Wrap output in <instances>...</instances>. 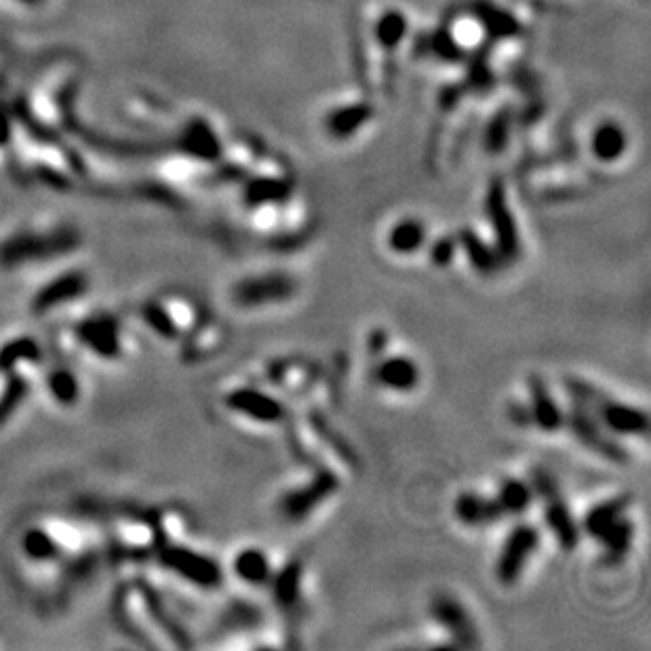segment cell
Returning a JSON list of instances; mask_svg holds the SVG:
<instances>
[{
	"mask_svg": "<svg viewBox=\"0 0 651 651\" xmlns=\"http://www.w3.org/2000/svg\"><path fill=\"white\" fill-rule=\"evenodd\" d=\"M567 386H570L571 397L580 400L582 405H586L605 431L620 436H643L647 432L649 422L646 411L612 400L594 386L582 382V379H570Z\"/></svg>",
	"mask_w": 651,
	"mask_h": 651,
	"instance_id": "3",
	"label": "cell"
},
{
	"mask_svg": "<svg viewBox=\"0 0 651 651\" xmlns=\"http://www.w3.org/2000/svg\"><path fill=\"white\" fill-rule=\"evenodd\" d=\"M426 242V226L420 219H403L399 224L392 226L390 234H388V247L392 253L399 255H411L420 251L422 245Z\"/></svg>",
	"mask_w": 651,
	"mask_h": 651,
	"instance_id": "26",
	"label": "cell"
},
{
	"mask_svg": "<svg viewBox=\"0 0 651 651\" xmlns=\"http://www.w3.org/2000/svg\"><path fill=\"white\" fill-rule=\"evenodd\" d=\"M386 342H388V336H386V331H373L371 337H369V352H371V357H376L379 358L386 352Z\"/></svg>",
	"mask_w": 651,
	"mask_h": 651,
	"instance_id": "35",
	"label": "cell"
},
{
	"mask_svg": "<svg viewBox=\"0 0 651 651\" xmlns=\"http://www.w3.org/2000/svg\"><path fill=\"white\" fill-rule=\"evenodd\" d=\"M45 350L37 337L16 336L0 346V373H27L43 365Z\"/></svg>",
	"mask_w": 651,
	"mask_h": 651,
	"instance_id": "16",
	"label": "cell"
},
{
	"mask_svg": "<svg viewBox=\"0 0 651 651\" xmlns=\"http://www.w3.org/2000/svg\"><path fill=\"white\" fill-rule=\"evenodd\" d=\"M112 546L119 555L127 559H145L155 555L163 544L156 525L148 515H119L110 528Z\"/></svg>",
	"mask_w": 651,
	"mask_h": 651,
	"instance_id": "9",
	"label": "cell"
},
{
	"mask_svg": "<svg viewBox=\"0 0 651 651\" xmlns=\"http://www.w3.org/2000/svg\"><path fill=\"white\" fill-rule=\"evenodd\" d=\"M487 211H489V221L491 228H494L496 234V251L500 255L502 264L512 261L521 251V242H518V232L515 218L508 209L507 203V194H504L502 184H494L489 190L487 197Z\"/></svg>",
	"mask_w": 651,
	"mask_h": 651,
	"instance_id": "13",
	"label": "cell"
},
{
	"mask_svg": "<svg viewBox=\"0 0 651 651\" xmlns=\"http://www.w3.org/2000/svg\"><path fill=\"white\" fill-rule=\"evenodd\" d=\"M633 539H635V525L628 518V515H622L601 531L597 542L605 549V557L609 563H620V560L628 555L630 546H633Z\"/></svg>",
	"mask_w": 651,
	"mask_h": 651,
	"instance_id": "24",
	"label": "cell"
},
{
	"mask_svg": "<svg viewBox=\"0 0 651 651\" xmlns=\"http://www.w3.org/2000/svg\"><path fill=\"white\" fill-rule=\"evenodd\" d=\"M539 544V531L529 523L517 525L508 533L496 560V578L502 586H512L523 576L525 567Z\"/></svg>",
	"mask_w": 651,
	"mask_h": 651,
	"instance_id": "10",
	"label": "cell"
},
{
	"mask_svg": "<svg viewBox=\"0 0 651 651\" xmlns=\"http://www.w3.org/2000/svg\"><path fill=\"white\" fill-rule=\"evenodd\" d=\"M89 291H91V274L85 268H66L37 289V293L32 295L30 310L37 316L53 315L61 308L85 300Z\"/></svg>",
	"mask_w": 651,
	"mask_h": 651,
	"instance_id": "6",
	"label": "cell"
},
{
	"mask_svg": "<svg viewBox=\"0 0 651 651\" xmlns=\"http://www.w3.org/2000/svg\"><path fill=\"white\" fill-rule=\"evenodd\" d=\"M186 337V357L207 358L224 342V327L211 318H198V323L188 331Z\"/></svg>",
	"mask_w": 651,
	"mask_h": 651,
	"instance_id": "23",
	"label": "cell"
},
{
	"mask_svg": "<svg viewBox=\"0 0 651 651\" xmlns=\"http://www.w3.org/2000/svg\"><path fill=\"white\" fill-rule=\"evenodd\" d=\"M297 283L287 272H264L240 279L232 287V302L240 308H261L287 302L295 295Z\"/></svg>",
	"mask_w": 651,
	"mask_h": 651,
	"instance_id": "8",
	"label": "cell"
},
{
	"mask_svg": "<svg viewBox=\"0 0 651 651\" xmlns=\"http://www.w3.org/2000/svg\"><path fill=\"white\" fill-rule=\"evenodd\" d=\"M510 420L515 422L517 426H531V413H529V407H525L521 403H517V405H510Z\"/></svg>",
	"mask_w": 651,
	"mask_h": 651,
	"instance_id": "34",
	"label": "cell"
},
{
	"mask_svg": "<svg viewBox=\"0 0 651 651\" xmlns=\"http://www.w3.org/2000/svg\"><path fill=\"white\" fill-rule=\"evenodd\" d=\"M529 413L531 424L538 426L544 432H557L565 426V415L560 405L552 397L549 388L542 382V378L531 376L529 382Z\"/></svg>",
	"mask_w": 651,
	"mask_h": 651,
	"instance_id": "18",
	"label": "cell"
},
{
	"mask_svg": "<svg viewBox=\"0 0 651 651\" xmlns=\"http://www.w3.org/2000/svg\"><path fill=\"white\" fill-rule=\"evenodd\" d=\"M531 487L539 500H542L544 508V521L549 525L550 531L555 533L557 542L563 546L565 550H573L580 542V529L578 523L573 521L571 510L567 508V504L560 496L557 483L552 481L549 473H544L542 468H536L531 473Z\"/></svg>",
	"mask_w": 651,
	"mask_h": 651,
	"instance_id": "7",
	"label": "cell"
},
{
	"mask_svg": "<svg viewBox=\"0 0 651 651\" xmlns=\"http://www.w3.org/2000/svg\"><path fill=\"white\" fill-rule=\"evenodd\" d=\"M285 188H283L281 182H274V179H264V182L253 184L249 188V203L251 205H268L272 200H279Z\"/></svg>",
	"mask_w": 651,
	"mask_h": 651,
	"instance_id": "31",
	"label": "cell"
},
{
	"mask_svg": "<svg viewBox=\"0 0 651 651\" xmlns=\"http://www.w3.org/2000/svg\"><path fill=\"white\" fill-rule=\"evenodd\" d=\"M455 517L466 528H485V525L496 523L504 517V512L497 507L496 497H487L476 494V491H462L455 500Z\"/></svg>",
	"mask_w": 651,
	"mask_h": 651,
	"instance_id": "19",
	"label": "cell"
},
{
	"mask_svg": "<svg viewBox=\"0 0 651 651\" xmlns=\"http://www.w3.org/2000/svg\"><path fill=\"white\" fill-rule=\"evenodd\" d=\"M570 426L582 445H586L591 452L603 455V458L609 462H618V464L628 462V455L624 449L615 445L609 436H605V428L599 424V420L594 418V413L576 399H571Z\"/></svg>",
	"mask_w": 651,
	"mask_h": 651,
	"instance_id": "12",
	"label": "cell"
},
{
	"mask_svg": "<svg viewBox=\"0 0 651 651\" xmlns=\"http://www.w3.org/2000/svg\"><path fill=\"white\" fill-rule=\"evenodd\" d=\"M232 571L240 582L249 586H268L272 580V565L268 555L261 549H242L234 557Z\"/></svg>",
	"mask_w": 651,
	"mask_h": 651,
	"instance_id": "22",
	"label": "cell"
},
{
	"mask_svg": "<svg viewBox=\"0 0 651 651\" xmlns=\"http://www.w3.org/2000/svg\"><path fill=\"white\" fill-rule=\"evenodd\" d=\"M496 502L504 515H521L533 502V487L521 479H507L497 487Z\"/></svg>",
	"mask_w": 651,
	"mask_h": 651,
	"instance_id": "28",
	"label": "cell"
},
{
	"mask_svg": "<svg viewBox=\"0 0 651 651\" xmlns=\"http://www.w3.org/2000/svg\"><path fill=\"white\" fill-rule=\"evenodd\" d=\"M405 34V22L400 16H386L382 22H379V40L386 43L388 47H392L397 40H400V37Z\"/></svg>",
	"mask_w": 651,
	"mask_h": 651,
	"instance_id": "32",
	"label": "cell"
},
{
	"mask_svg": "<svg viewBox=\"0 0 651 651\" xmlns=\"http://www.w3.org/2000/svg\"><path fill=\"white\" fill-rule=\"evenodd\" d=\"M224 403L230 411L240 413L242 418L260 422V424H279L285 418V405L276 400L272 394L260 390V388H237V390L226 394Z\"/></svg>",
	"mask_w": 651,
	"mask_h": 651,
	"instance_id": "14",
	"label": "cell"
},
{
	"mask_svg": "<svg viewBox=\"0 0 651 651\" xmlns=\"http://www.w3.org/2000/svg\"><path fill=\"white\" fill-rule=\"evenodd\" d=\"M337 489V479L329 470H318V473L302 487H293L287 491L281 500V515L289 521H304L310 512L318 508L325 497H329Z\"/></svg>",
	"mask_w": 651,
	"mask_h": 651,
	"instance_id": "11",
	"label": "cell"
},
{
	"mask_svg": "<svg viewBox=\"0 0 651 651\" xmlns=\"http://www.w3.org/2000/svg\"><path fill=\"white\" fill-rule=\"evenodd\" d=\"M0 378H3V373H0Z\"/></svg>",
	"mask_w": 651,
	"mask_h": 651,
	"instance_id": "36",
	"label": "cell"
},
{
	"mask_svg": "<svg viewBox=\"0 0 651 651\" xmlns=\"http://www.w3.org/2000/svg\"><path fill=\"white\" fill-rule=\"evenodd\" d=\"M80 249V237L72 230L53 232H19L0 242V268L6 272H16L30 266H38V261H51L68 258Z\"/></svg>",
	"mask_w": 651,
	"mask_h": 651,
	"instance_id": "2",
	"label": "cell"
},
{
	"mask_svg": "<svg viewBox=\"0 0 651 651\" xmlns=\"http://www.w3.org/2000/svg\"><path fill=\"white\" fill-rule=\"evenodd\" d=\"M431 614L436 624L447 630L449 636L455 641V646H479V635H476V628L473 620H470L466 607H464L458 599L452 597V594H436L431 603Z\"/></svg>",
	"mask_w": 651,
	"mask_h": 651,
	"instance_id": "15",
	"label": "cell"
},
{
	"mask_svg": "<svg viewBox=\"0 0 651 651\" xmlns=\"http://www.w3.org/2000/svg\"><path fill=\"white\" fill-rule=\"evenodd\" d=\"M272 592H274V601L279 603L283 609H295L300 605V597H302V565L293 560V563H289L283 567L281 573H276L272 576Z\"/></svg>",
	"mask_w": 651,
	"mask_h": 651,
	"instance_id": "25",
	"label": "cell"
},
{
	"mask_svg": "<svg viewBox=\"0 0 651 651\" xmlns=\"http://www.w3.org/2000/svg\"><path fill=\"white\" fill-rule=\"evenodd\" d=\"M378 386L392 392H411L420 384V367L410 357H384L373 367Z\"/></svg>",
	"mask_w": 651,
	"mask_h": 651,
	"instance_id": "17",
	"label": "cell"
},
{
	"mask_svg": "<svg viewBox=\"0 0 651 651\" xmlns=\"http://www.w3.org/2000/svg\"><path fill=\"white\" fill-rule=\"evenodd\" d=\"M455 251H458V240L452 239V237H443L432 245L431 260L434 261L436 266L445 268V266L452 264Z\"/></svg>",
	"mask_w": 651,
	"mask_h": 651,
	"instance_id": "33",
	"label": "cell"
},
{
	"mask_svg": "<svg viewBox=\"0 0 651 651\" xmlns=\"http://www.w3.org/2000/svg\"><path fill=\"white\" fill-rule=\"evenodd\" d=\"M45 388H47V394L58 407L70 410V407H76L80 403L82 384H80V378L76 376V371L70 365L58 363L48 367L45 376Z\"/></svg>",
	"mask_w": 651,
	"mask_h": 651,
	"instance_id": "20",
	"label": "cell"
},
{
	"mask_svg": "<svg viewBox=\"0 0 651 651\" xmlns=\"http://www.w3.org/2000/svg\"><path fill=\"white\" fill-rule=\"evenodd\" d=\"M32 379L27 373H5L0 378V428H5L16 418L17 411L26 405L30 397Z\"/></svg>",
	"mask_w": 651,
	"mask_h": 651,
	"instance_id": "21",
	"label": "cell"
},
{
	"mask_svg": "<svg viewBox=\"0 0 651 651\" xmlns=\"http://www.w3.org/2000/svg\"><path fill=\"white\" fill-rule=\"evenodd\" d=\"M155 557L161 570L188 582L190 586L203 588V591H218L224 584V570L218 560L205 552L190 549L179 539L158 546Z\"/></svg>",
	"mask_w": 651,
	"mask_h": 651,
	"instance_id": "4",
	"label": "cell"
},
{
	"mask_svg": "<svg viewBox=\"0 0 651 651\" xmlns=\"http://www.w3.org/2000/svg\"><path fill=\"white\" fill-rule=\"evenodd\" d=\"M72 336L79 348L97 361L114 363L127 355V334L121 318L112 313H93L80 318Z\"/></svg>",
	"mask_w": 651,
	"mask_h": 651,
	"instance_id": "5",
	"label": "cell"
},
{
	"mask_svg": "<svg viewBox=\"0 0 651 651\" xmlns=\"http://www.w3.org/2000/svg\"><path fill=\"white\" fill-rule=\"evenodd\" d=\"M458 245L464 247V251H466L468 260H470V266H473L476 272L491 274L502 266V260H500V255H497L496 249L485 245L479 234H475L473 230H464L460 234Z\"/></svg>",
	"mask_w": 651,
	"mask_h": 651,
	"instance_id": "27",
	"label": "cell"
},
{
	"mask_svg": "<svg viewBox=\"0 0 651 651\" xmlns=\"http://www.w3.org/2000/svg\"><path fill=\"white\" fill-rule=\"evenodd\" d=\"M624 135L618 127L614 124H607V127L599 129L597 135H594V155L603 161H614L618 158L622 152H624Z\"/></svg>",
	"mask_w": 651,
	"mask_h": 651,
	"instance_id": "30",
	"label": "cell"
},
{
	"mask_svg": "<svg viewBox=\"0 0 651 651\" xmlns=\"http://www.w3.org/2000/svg\"><path fill=\"white\" fill-rule=\"evenodd\" d=\"M628 510V497H612V500L599 502L597 507H592L588 510V515L584 518V529L591 538L597 539L599 533L603 531L609 523H614L615 518L626 515Z\"/></svg>",
	"mask_w": 651,
	"mask_h": 651,
	"instance_id": "29",
	"label": "cell"
},
{
	"mask_svg": "<svg viewBox=\"0 0 651 651\" xmlns=\"http://www.w3.org/2000/svg\"><path fill=\"white\" fill-rule=\"evenodd\" d=\"M114 612L121 626L144 646L161 647V636L169 641V646H188L182 626L173 620L167 605L148 582H127L116 594Z\"/></svg>",
	"mask_w": 651,
	"mask_h": 651,
	"instance_id": "1",
	"label": "cell"
}]
</instances>
